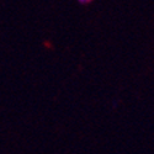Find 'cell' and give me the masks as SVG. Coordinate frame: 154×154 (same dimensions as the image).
I'll list each match as a JSON object with an SVG mask.
<instances>
[{
	"label": "cell",
	"mask_w": 154,
	"mask_h": 154,
	"mask_svg": "<svg viewBox=\"0 0 154 154\" xmlns=\"http://www.w3.org/2000/svg\"><path fill=\"white\" fill-rule=\"evenodd\" d=\"M94 2V0H76V3H79L80 5H89L91 4Z\"/></svg>",
	"instance_id": "cell-1"
}]
</instances>
